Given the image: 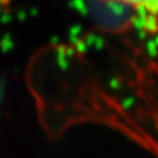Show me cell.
<instances>
[{
    "instance_id": "cell-1",
    "label": "cell",
    "mask_w": 158,
    "mask_h": 158,
    "mask_svg": "<svg viewBox=\"0 0 158 158\" xmlns=\"http://www.w3.org/2000/svg\"><path fill=\"white\" fill-rule=\"evenodd\" d=\"M123 5L144 15L158 18V0H102Z\"/></svg>"
}]
</instances>
